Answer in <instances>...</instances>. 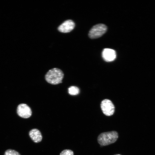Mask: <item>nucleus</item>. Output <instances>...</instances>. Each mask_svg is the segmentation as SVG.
I'll list each match as a JSON object with an SVG mask.
<instances>
[{"instance_id": "f257e3e1", "label": "nucleus", "mask_w": 155, "mask_h": 155, "mask_svg": "<svg viewBox=\"0 0 155 155\" xmlns=\"http://www.w3.org/2000/svg\"><path fill=\"white\" fill-rule=\"evenodd\" d=\"M63 77V73L60 69L54 68L49 70L46 73L45 79L48 83L56 85L62 83Z\"/></svg>"}, {"instance_id": "f03ea898", "label": "nucleus", "mask_w": 155, "mask_h": 155, "mask_svg": "<svg viewBox=\"0 0 155 155\" xmlns=\"http://www.w3.org/2000/svg\"><path fill=\"white\" fill-rule=\"evenodd\" d=\"M118 137L117 132L115 131L102 133L98 137V143L101 146L109 145L115 142Z\"/></svg>"}, {"instance_id": "7ed1b4c3", "label": "nucleus", "mask_w": 155, "mask_h": 155, "mask_svg": "<svg viewBox=\"0 0 155 155\" xmlns=\"http://www.w3.org/2000/svg\"><path fill=\"white\" fill-rule=\"evenodd\" d=\"M107 27L105 24H99L92 27L88 33L89 37L91 39H95L101 36L106 31Z\"/></svg>"}, {"instance_id": "20e7f679", "label": "nucleus", "mask_w": 155, "mask_h": 155, "mask_svg": "<svg viewBox=\"0 0 155 155\" xmlns=\"http://www.w3.org/2000/svg\"><path fill=\"white\" fill-rule=\"evenodd\" d=\"M101 107L103 113L106 115H112L114 112V105L108 99H105L102 100L101 103Z\"/></svg>"}, {"instance_id": "39448f33", "label": "nucleus", "mask_w": 155, "mask_h": 155, "mask_svg": "<svg viewBox=\"0 0 155 155\" xmlns=\"http://www.w3.org/2000/svg\"><path fill=\"white\" fill-rule=\"evenodd\" d=\"M17 113L20 117L24 118H28L31 116L32 112L30 108L26 104H21L18 107Z\"/></svg>"}, {"instance_id": "423d86ee", "label": "nucleus", "mask_w": 155, "mask_h": 155, "mask_svg": "<svg viewBox=\"0 0 155 155\" xmlns=\"http://www.w3.org/2000/svg\"><path fill=\"white\" fill-rule=\"evenodd\" d=\"M75 24L70 20H66L58 27V30L62 33H68L71 31L74 28Z\"/></svg>"}, {"instance_id": "0eeeda50", "label": "nucleus", "mask_w": 155, "mask_h": 155, "mask_svg": "<svg viewBox=\"0 0 155 155\" xmlns=\"http://www.w3.org/2000/svg\"><path fill=\"white\" fill-rule=\"evenodd\" d=\"M102 56L106 61L111 62L114 61L116 57L115 51L111 49L105 48L102 52Z\"/></svg>"}, {"instance_id": "6e6552de", "label": "nucleus", "mask_w": 155, "mask_h": 155, "mask_svg": "<svg viewBox=\"0 0 155 155\" xmlns=\"http://www.w3.org/2000/svg\"><path fill=\"white\" fill-rule=\"evenodd\" d=\"M29 135L31 139L35 143L39 142L42 139V136L40 132L36 129H33L30 130Z\"/></svg>"}, {"instance_id": "1a4fd4ad", "label": "nucleus", "mask_w": 155, "mask_h": 155, "mask_svg": "<svg viewBox=\"0 0 155 155\" xmlns=\"http://www.w3.org/2000/svg\"><path fill=\"white\" fill-rule=\"evenodd\" d=\"M79 89L76 86H72L68 88L69 93L71 95H77L79 93Z\"/></svg>"}, {"instance_id": "9d476101", "label": "nucleus", "mask_w": 155, "mask_h": 155, "mask_svg": "<svg viewBox=\"0 0 155 155\" xmlns=\"http://www.w3.org/2000/svg\"><path fill=\"white\" fill-rule=\"evenodd\" d=\"M4 155H20L17 151L11 149L7 150L5 152Z\"/></svg>"}, {"instance_id": "9b49d317", "label": "nucleus", "mask_w": 155, "mask_h": 155, "mask_svg": "<svg viewBox=\"0 0 155 155\" xmlns=\"http://www.w3.org/2000/svg\"><path fill=\"white\" fill-rule=\"evenodd\" d=\"M60 155H74L73 152L70 150L66 149L62 151Z\"/></svg>"}, {"instance_id": "f8f14e48", "label": "nucleus", "mask_w": 155, "mask_h": 155, "mask_svg": "<svg viewBox=\"0 0 155 155\" xmlns=\"http://www.w3.org/2000/svg\"><path fill=\"white\" fill-rule=\"evenodd\" d=\"M121 155L119 154H116V155Z\"/></svg>"}]
</instances>
